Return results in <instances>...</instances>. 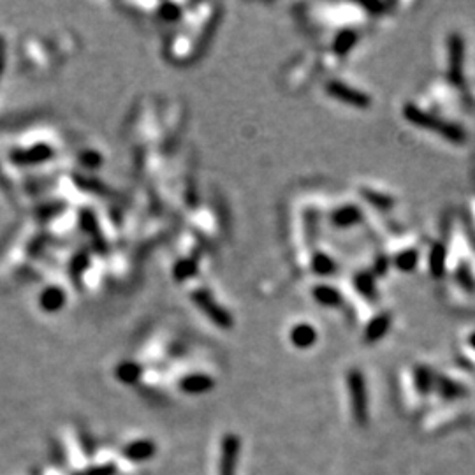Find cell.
<instances>
[{
	"label": "cell",
	"mask_w": 475,
	"mask_h": 475,
	"mask_svg": "<svg viewBox=\"0 0 475 475\" xmlns=\"http://www.w3.org/2000/svg\"><path fill=\"white\" fill-rule=\"evenodd\" d=\"M403 116L407 118L411 123H414V126L430 130L433 134H438V136L447 139L449 143H454V145H465L468 139V134L463 127L454 122H449V120H445L440 114L431 113V111H428L426 107L419 106L415 103H407L403 106Z\"/></svg>",
	"instance_id": "6da1fadb"
},
{
	"label": "cell",
	"mask_w": 475,
	"mask_h": 475,
	"mask_svg": "<svg viewBox=\"0 0 475 475\" xmlns=\"http://www.w3.org/2000/svg\"><path fill=\"white\" fill-rule=\"evenodd\" d=\"M347 389H349L354 417L359 424H365V421L368 419V399H366L365 379H363L359 370H350L347 373Z\"/></svg>",
	"instance_id": "7a4b0ae2"
},
{
	"label": "cell",
	"mask_w": 475,
	"mask_h": 475,
	"mask_svg": "<svg viewBox=\"0 0 475 475\" xmlns=\"http://www.w3.org/2000/svg\"><path fill=\"white\" fill-rule=\"evenodd\" d=\"M326 92L335 101H340V103L347 104V106L359 107V110H365V107H368L372 104V97L366 92L359 90L356 87H350L349 83H345L342 80L327 81Z\"/></svg>",
	"instance_id": "3957f363"
},
{
	"label": "cell",
	"mask_w": 475,
	"mask_h": 475,
	"mask_svg": "<svg viewBox=\"0 0 475 475\" xmlns=\"http://www.w3.org/2000/svg\"><path fill=\"white\" fill-rule=\"evenodd\" d=\"M465 46L463 37L458 32L449 34L447 37V76L454 87L461 85L465 76Z\"/></svg>",
	"instance_id": "277c9868"
},
{
	"label": "cell",
	"mask_w": 475,
	"mask_h": 475,
	"mask_svg": "<svg viewBox=\"0 0 475 475\" xmlns=\"http://www.w3.org/2000/svg\"><path fill=\"white\" fill-rule=\"evenodd\" d=\"M287 336H289L291 345L296 347V349L304 350L310 349L317 343L319 340V333H317L316 326L308 320H297V322H293V326L289 327L287 331Z\"/></svg>",
	"instance_id": "5b68a950"
},
{
	"label": "cell",
	"mask_w": 475,
	"mask_h": 475,
	"mask_svg": "<svg viewBox=\"0 0 475 475\" xmlns=\"http://www.w3.org/2000/svg\"><path fill=\"white\" fill-rule=\"evenodd\" d=\"M361 208L358 205H354V202H342V205L335 206L329 213V222L336 229L354 227L358 222H361Z\"/></svg>",
	"instance_id": "8992f818"
},
{
	"label": "cell",
	"mask_w": 475,
	"mask_h": 475,
	"mask_svg": "<svg viewBox=\"0 0 475 475\" xmlns=\"http://www.w3.org/2000/svg\"><path fill=\"white\" fill-rule=\"evenodd\" d=\"M194 300H196V303L201 304L202 312H205L209 319H213L215 322H217V326L231 327V324H232L231 316H229L224 308H222L217 301L213 300L206 291H198V293L194 294Z\"/></svg>",
	"instance_id": "52a82bcc"
},
{
	"label": "cell",
	"mask_w": 475,
	"mask_h": 475,
	"mask_svg": "<svg viewBox=\"0 0 475 475\" xmlns=\"http://www.w3.org/2000/svg\"><path fill=\"white\" fill-rule=\"evenodd\" d=\"M359 41V31L358 28H342L336 31L333 44H331V51L335 58H343L350 50L356 48Z\"/></svg>",
	"instance_id": "ba28073f"
},
{
	"label": "cell",
	"mask_w": 475,
	"mask_h": 475,
	"mask_svg": "<svg viewBox=\"0 0 475 475\" xmlns=\"http://www.w3.org/2000/svg\"><path fill=\"white\" fill-rule=\"evenodd\" d=\"M312 297L320 304V306L326 308H336L342 306L343 303V294L338 287H335L333 284H317L312 287Z\"/></svg>",
	"instance_id": "9c48e42d"
},
{
	"label": "cell",
	"mask_w": 475,
	"mask_h": 475,
	"mask_svg": "<svg viewBox=\"0 0 475 475\" xmlns=\"http://www.w3.org/2000/svg\"><path fill=\"white\" fill-rule=\"evenodd\" d=\"M392 322L391 313H377L365 326V342L373 343L384 338Z\"/></svg>",
	"instance_id": "30bf717a"
},
{
	"label": "cell",
	"mask_w": 475,
	"mask_h": 475,
	"mask_svg": "<svg viewBox=\"0 0 475 475\" xmlns=\"http://www.w3.org/2000/svg\"><path fill=\"white\" fill-rule=\"evenodd\" d=\"M419 261H421L419 250L415 247H412V245H405V247L398 248L395 252V255H392V264L399 271H414Z\"/></svg>",
	"instance_id": "8fae6325"
},
{
	"label": "cell",
	"mask_w": 475,
	"mask_h": 475,
	"mask_svg": "<svg viewBox=\"0 0 475 475\" xmlns=\"http://www.w3.org/2000/svg\"><path fill=\"white\" fill-rule=\"evenodd\" d=\"M308 266L320 277H327L336 270V261L333 255H329V252L313 250L310 252V257H308Z\"/></svg>",
	"instance_id": "7c38bea8"
},
{
	"label": "cell",
	"mask_w": 475,
	"mask_h": 475,
	"mask_svg": "<svg viewBox=\"0 0 475 475\" xmlns=\"http://www.w3.org/2000/svg\"><path fill=\"white\" fill-rule=\"evenodd\" d=\"M428 266H430V273L435 278H440L442 275L447 271L449 268V250L442 243H435L433 248L428 255Z\"/></svg>",
	"instance_id": "4fadbf2b"
},
{
	"label": "cell",
	"mask_w": 475,
	"mask_h": 475,
	"mask_svg": "<svg viewBox=\"0 0 475 475\" xmlns=\"http://www.w3.org/2000/svg\"><path fill=\"white\" fill-rule=\"evenodd\" d=\"M236 453H238V442L229 435L227 438H224V445H222L221 475H234Z\"/></svg>",
	"instance_id": "5bb4252c"
},
{
	"label": "cell",
	"mask_w": 475,
	"mask_h": 475,
	"mask_svg": "<svg viewBox=\"0 0 475 475\" xmlns=\"http://www.w3.org/2000/svg\"><path fill=\"white\" fill-rule=\"evenodd\" d=\"M361 196L365 201H368L370 205L380 209H389L396 205V199L392 196H389L384 190L373 189V187H363Z\"/></svg>",
	"instance_id": "9a60e30c"
},
{
	"label": "cell",
	"mask_w": 475,
	"mask_h": 475,
	"mask_svg": "<svg viewBox=\"0 0 475 475\" xmlns=\"http://www.w3.org/2000/svg\"><path fill=\"white\" fill-rule=\"evenodd\" d=\"M375 277H373L372 271H361L354 277V291L359 294L361 297H365L366 301H372L375 297L377 287H375Z\"/></svg>",
	"instance_id": "2e32d148"
},
{
	"label": "cell",
	"mask_w": 475,
	"mask_h": 475,
	"mask_svg": "<svg viewBox=\"0 0 475 475\" xmlns=\"http://www.w3.org/2000/svg\"><path fill=\"white\" fill-rule=\"evenodd\" d=\"M213 388L211 377L205 375V373H194L182 380L183 391L190 392V395H199V392H206L208 389Z\"/></svg>",
	"instance_id": "e0dca14e"
},
{
	"label": "cell",
	"mask_w": 475,
	"mask_h": 475,
	"mask_svg": "<svg viewBox=\"0 0 475 475\" xmlns=\"http://www.w3.org/2000/svg\"><path fill=\"white\" fill-rule=\"evenodd\" d=\"M468 347H470V349L475 352V331L468 335Z\"/></svg>",
	"instance_id": "ac0fdd59"
}]
</instances>
